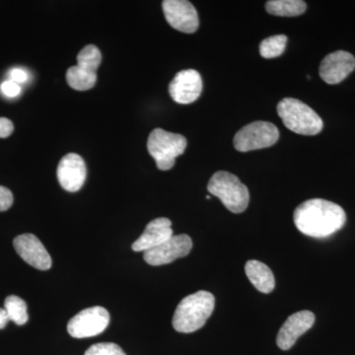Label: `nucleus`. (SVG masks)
<instances>
[{
  "label": "nucleus",
  "instance_id": "1",
  "mask_svg": "<svg viewBox=\"0 0 355 355\" xmlns=\"http://www.w3.org/2000/svg\"><path fill=\"white\" fill-rule=\"evenodd\" d=\"M293 220L303 234L313 238H326L345 226L347 214L343 207L335 202L313 198L296 207Z\"/></svg>",
  "mask_w": 355,
  "mask_h": 355
},
{
  "label": "nucleus",
  "instance_id": "2",
  "mask_svg": "<svg viewBox=\"0 0 355 355\" xmlns=\"http://www.w3.org/2000/svg\"><path fill=\"white\" fill-rule=\"evenodd\" d=\"M216 297L209 291H200L184 297L178 305L172 324L179 333L200 330L214 313Z\"/></svg>",
  "mask_w": 355,
  "mask_h": 355
},
{
  "label": "nucleus",
  "instance_id": "3",
  "mask_svg": "<svg viewBox=\"0 0 355 355\" xmlns=\"http://www.w3.org/2000/svg\"><path fill=\"white\" fill-rule=\"evenodd\" d=\"M277 113L284 125L298 135H316L323 130L319 114L300 100L284 98L277 105Z\"/></svg>",
  "mask_w": 355,
  "mask_h": 355
},
{
  "label": "nucleus",
  "instance_id": "4",
  "mask_svg": "<svg viewBox=\"0 0 355 355\" xmlns=\"http://www.w3.org/2000/svg\"><path fill=\"white\" fill-rule=\"evenodd\" d=\"M207 191L217 197L224 207L233 212L241 214L247 209L250 202L249 190L239 178L226 171H218L210 178Z\"/></svg>",
  "mask_w": 355,
  "mask_h": 355
},
{
  "label": "nucleus",
  "instance_id": "5",
  "mask_svg": "<svg viewBox=\"0 0 355 355\" xmlns=\"http://www.w3.org/2000/svg\"><path fill=\"white\" fill-rule=\"evenodd\" d=\"M187 144L186 137L182 135L155 128L149 135L147 149L155 160L158 169L168 171L174 167L178 156L184 153Z\"/></svg>",
  "mask_w": 355,
  "mask_h": 355
},
{
  "label": "nucleus",
  "instance_id": "6",
  "mask_svg": "<svg viewBox=\"0 0 355 355\" xmlns=\"http://www.w3.org/2000/svg\"><path fill=\"white\" fill-rule=\"evenodd\" d=\"M102 62L101 51L94 44H88L79 51L77 65L69 67L67 81L74 90L87 91L94 87L97 69Z\"/></svg>",
  "mask_w": 355,
  "mask_h": 355
},
{
  "label": "nucleus",
  "instance_id": "7",
  "mask_svg": "<svg viewBox=\"0 0 355 355\" xmlns=\"http://www.w3.org/2000/svg\"><path fill=\"white\" fill-rule=\"evenodd\" d=\"M279 139V130L273 123L257 121L249 123L236 133L234 147L239 153H249L272 146Z\"/></svg>",
  "mask_w": 355,
  "mask_h": 355
},
{
  "label": "nucleus",
  "instance_id": "8",
  "mask_svg": "<svg viewBox=\"0 0 355 355\" xmlns=\"http://www.w3.org/2000/svg\"><path fill=\"white\" fill-rule=\"evenodd\" d=\"M110 324L108 311L101 306L87 308L79 312L67 324V331L72 338H91L100 335Z\"/></svg>",
  "mask_w": 355,
  "mask_h": 355
},
{
  "label": "nucleus",
  "instance_id": "9",
  "mask_svg": "<svg viewBox=\"0 0 355 355\" xmlns=\"http://www.w3.org/2000/svg\"><path fill=\"white\" fill-rule=\"evenodd\" d=\"M193 248L190 236L173 235L167 241L153 249L144 252V258L148 265L162 266L188 256Z\"/></svg>",
  "mask_w": 355,
  "mask_h": 355
},
{
  "label": "nucleus",
  "instance_id": "10",
  "mask_svg": "<svg viewBox=\"0 0 355 355\" xmlns=\"http://www.w3.org/2000/svg\"><path fill=\"white\" fill-rule=\"evenodd\" d=\"M163 12L169 25L178 31L193 34L198 29L200 21L195 6L186 0H165Z\"/></svg>",
  "mask_w": 355,
  "mask_h": 355
},
{
  "label": "nucleus",
  "instance_id": "11",
  "mask_svg": "<svg viewBox=\"0 0 355 355\" xmlns=\"http://www.w3.org/2000/svg\"><path fill=\"white\" fill-rule=\"evenodd\" d=\"M202 91V76L195 69L178 72L169 85L170 96L179 104L187 105L197 101Z\"/></svg>",
  "mask_w": 355,
  "mask_h": 355
},
{
  "label": "nucleus",
  "instance_id": "12",
  "mask_svg": "<svg viewBox=\"0 0 355 355\" xmlns=\"http://www.w3.org/2000/svg\"><path fill=\"white\" fill-rule=\"evenodd\" d=\"M13 246L21 259L40 270H50L51 258L39 238L33 234H22L14 239Z\"/></svg>",
  "mask_w": 355,
  "mask_h": 355
},
{
  "label": "nucleus",
  "instance_id": "13",
  "mask_svg": "<svg viewBox=\"0 0 355 355\" xmlns=\"http://www.w3.org/2000/svg\"><path fill=\"white\" fill-rule=\"evenodd\" d=\"M58 180L65 191L76 193L83 188L87 176L85 162L78 154L69 153L58 166Z\"/></svg>",
  "mask_w": 355,
  "mask_h": 355
},
{
  "label": "nucleus",
  "instance_id": "14",
  "mask_svg": "<svg viewBox=\"0 0 355 355\" xmlns=\"http://www.w3.org/2000/svg\"><path fill=\"white\" fill-rule=\"evenodd\" d=\"M355 69V58L349 51H336L322 60L320 76L324 83L338 84L345 80Z\"/></svg>",
  "mask_w": 355,
  "mask_h": 355
},
{
  "label": "nucleus",
  "instance_id": "15",
  "mask_svg": "<svg viewBox=\"0 0 355 355\" xmlns=\"http://www.w3.org/2000/svg\"><path fill=\"white\" fill-rule=\"evenodd\" d=\"M315 323V315L310 311H300L288 317L277 334V345L280 349H291L299 336L309 331Z\"/></svg>",
  "mask_w": 355,
  "mask_h": 355
},
{
  "label": "nucleus",
  "instance_id": "16",
  "mask_svg": "<svg viewBox=\"0 0 355 355\" xmlns=\"http://www.w3.org/2000/svg\"><path fill=\"white\" fill-rule=\"evenodd\" d=\"M172 222L165 217L154 219L147 224L146 230L132 244L135 252H146L162 244L172 237Z\"/></svg>",
  "mask_w": 355,
  "mask_h": 355
},
{
  "label": "nucleus",
  "instance_id": "17",
  "mask_svg": "<svg viewBox=\"0 0 355 355\" xmlns=\"http://www.w3.org/2000/svg\"><path fill=\"white\" fill-rule=\"evenodd\" d=\"M245 272L251 284L261 293H270L275 289V275L272 270L261 261H248Z\"/></svg>",
  "mask_w": 355,
  "mask_h": 355
},
{
  "label": "nucleus",
  "instance_id": "18",
  "mask_svg": "<svg viewBox=\"0 0 355 355\" xmlns=\"http://www.w3.org/2000/svg\"><path fill=\"white\" fill-rule=\"evenodd\" d=\"M306 8V2L302 0H270L266 4L268 13L282 17H295L304 13Z\"/></svg>",
  "mask_w": 355,
  "mask_h": 355
},
{
  "label": "nucleus",
  "instance_id": "19",
  "mask_svg": "<svg viewBox=\"0 0 355 355\" xmlns=\"http://www.w3.org/2000/svg\"><path fill=\"white\" fill-rule=\"evenodd\" d=\"M4 309L8 314L10 321H13L18 326H23L29 320L27 304L23 299L18 297V296H8L6 299V302H4Z\"/></svg>",
  "mask_w": 355,
  "mask_h": 355
},
{
  "label": "nucleus",
  "instance_id": "20",
  "mask_svg": "<svg viewBox=\"0 0 355 355\" xmlns=\"http://www.w3.org/2000/svg\"><path fill=\"white\" fill-rule=\"evenodd\" d=\"M286 35L268 37L260 44V55L268 60L279 58L286 51Z\"/></svg>",
  "mask_w": 355,
  "mask_h": 355
},
{
  "label": "nucleus",
  "instance_id": "21",
  "mask_svg": "<svg viewBox=\"0 0 355 355\" xmlns=\"http://www.w3.org/2000/svg\"><path fill=\"white\" fill-rule=\"evenodd\" d=\"M84 355H127L121 347L113 343H102L92 345Z\"/></svg>",
  "mask_w": 355,
  "mask_h": 355
},
{
  "label": "nucleus",
  "instance_id": "22",
  "mask_svg": "<svg viewBox=\"0 0 355 355\" xmlns=\"http://www.w3.org/2000/svg\"><path fill=\"white\" fill-rule=\"evenodd\" d=\"M14 198L12 193L6 187L0 186V211H6L12 207Z\"/></svg>",
  "mask_w": 355,
  "mask_h": 355
},
{
  "label": "nucleus",
  "instance_id": "23",
  "mask_svg": "<svg viewBox=\"0 0 355 355\" xmlns=\"http://www.w3.org/2000/svg\"><path fill=\"white\" fill-rule=\"evenodd\" d=\"M2 93L9 98L17 97L21 93V87L19 84L13 83V81H6L0 86Z\"/></svg>",
  "mask_w": 355,
  "mask_h": 355
},
{
  "label": "nucleus",
  "instance_id": "24",
  "mask_svg": "<svg viewBox=\"0 0 355 355\" xmlns=\"http://www.w3.org/2000/svg\"><path fill=\"white\" fill-rule=\"evenodd\" d=\"M14 132L12 121L6 118H0V139L10 137Z\"/></svg>",
  "mask_w": 355,
  "mask_h": 355
},
{
  "label": "nucleus",
  "instance_id": "25",
  "mask_svg": "<svg viewBox=\"0 0 355 355\" xmlns=\"http://www.w3.org/2000/svg\"><path fill=\"white\" fill-rule=\"evenodd\" d=\"M9 79L15 83H24L27 81L28 74L25 70L21 69H13L9 71Z\"/></svg>",
  "mask_w": 355,
  "mask_h": 355
},
{
  "label": "nucleus",
  "instance_id": "26",
  "mask_svg": "<svg viewBox=\"0 0 355 355\" xmlns=\"http://www.w3.org/2000/svg\"><path fill=\"white\" fill-rule=\"evenodd\" d=\"M9 321H10V319H9L8 314H7L6 309H4V308H0V330L6 328Z\"/></svg>",
  "mask_w": 355,
  "mask_h": 355
}]
</instances>
